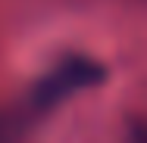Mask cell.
<instances>
[{"label":"cell","instance_id":"obj_1","mask_svg":"<svg viewBox=\"0 0 147 143\" xmlns=\"http://www.w3.org/2000/svg\"><path fill=\"white\" fill-rule=\"evenodd\" d=\"M100 65L91 62L85 56H72L66 62H59L57 69L38 84V103L41 106H50L57 100H66L69 93L82 90V87H91L94 81H100Z\"/></svg>","mask_w":147,"mask_h":143}]
</instances>
